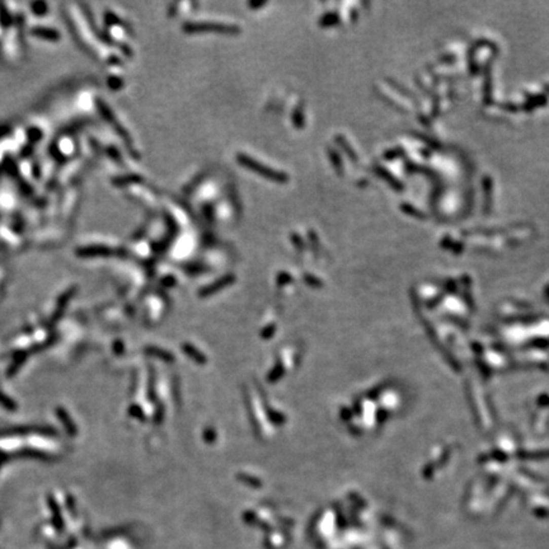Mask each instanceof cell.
Listing matches in <instances>:
<instances>
[{"label":"cell","mask_w":549,"mask_h":549,"mask_svg":"<svg viewBox=\"0 0 549 549\" xmlns=\"http://www.w3.org/2000/svg\"><path fill=\"white\" fill-rule=\"evenodd\" d=\"M238 160H239L240 164L247 167L248 169L253 170V172L258 173V174H261V175H263V177H266L267 179L277 180V182H285V180H287V175L285 174V173L273 170L272 168L266 167V165L261 164L260 162H257V160L247 157V155H239V157H238Z\"/></svg>","instance_id":"6da1fadb"},{"label":"cell","mask_w":549,"mask_h":549,"mask_svg":"<svg viewBox=\"0 0 549 549\" xmlns=\"http://www.w3.org/2000/svg\"><path fill=\"white\" fill-rule=\"evenodd\" d=\"M187 32H217V33H237L239 28L230 24L220 23H192L185 26Z\"/></svg>","instance_id":"7a4b0ae2"}]
</instances>
